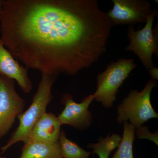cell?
<instances>
[{"mask_svg":"<svg viewBox=\"0 0 158 158\" xmlns=\"http://www.w3.org/2000/svg\"><path fill=\"white\" fill-rule=\"evenodd\" d=\"M112 26L96 0H5L1 38L27 69L74 76L98 62Z\"/></svg>","mask_w":158,"mask_h":158,"instance_id":"cell-1","label":"cell"},{"mask_svg":"<svg viewBox=\"0 0 158 158\" xmlns=\"http://www.w3.org/2000/svg\"><path fill=\"white\" fill-rule=\"evenodd\" d=\"M58 77L41 73V78L38 84L31 106L26 111L20 114L18 118L19 124L5 145L1 148V154L20 141H25L36 123L46 112L48 106L53 98L52 89Z\"/></svg>","mask_w":158,"mask_h":158,"instance_id":"cell-2","label":"cell"},{"mask_svg":"<svg viewBox=\"0 0 158 158\" xmlns=\"http://www.w3.org/2000/svg\"><path fill=\"white\" fill-rule=\"evenodd\" d=\"M156 86L157 82L152 79L140 92L131 90L117 107V123L121 124L129 120L136 129L151 118H158V114L154 110L150 100L152 90Z\"/></svg>","mask_w":158,"mask_h":158,"instance_id":"cell-3","label":"cell"},{"mask_svg":"<svg viewBox=\"0 0 158 158\" xmlns=\"http://www.w3.org/2000/svg\"><path fill=\"white\" fill-rule=\"evenodd\" d=\"M138 66L134 59L120 58L107 65L106 69L97 76V89L94 99L106 109L113 106L118 88L132 71Z\"/></svg>","mask_w":158,"mask_h":158,"instance_id":"cell-4","label":"cell"},{"mask_svg":"<svg viewBox=\"0 0 158 158\" xmlns=\"http://www.w3.org/2000/svg\"><path fill=\"white\" fill-rule=\"evenodd\" d=\"M157 11L152 10L148 16L146 24L141 30L135 31L133 26L128 27L127 35L130 43L125 48L127 51H132L138 56L147 70L154 67L152 56H158V27L153 28L155 17Z\"/></svg>","mask_w":158,"mask_h":158,"instance_id":"cell-5","label":"cell"},{"mask_svg":"<svg viewBox=\"0 0 158 158\" xmlns=\"http://www.w3.org/2000/svg\"><path fill=\"white\" fill-rule=\"evenodd\" d=\"M25 105L15 90L14 80L0 76V138L9 132Z\"/></svg>","mask_w":158,"mask_h":158,"instance_id":"cell-6","label":"cell"},{"mask_svg":"<svg viewBox=\"0 0 158 158\" xmlns=\"http://www.w3.org/2000/svg\"><path fill=\"white\" fill-rule=\"evenodd\" d=\"M113 9L106 12L112 27L146 23L151 12V5L146 0H113Z\"/></svg>","mask_w":158,"mask_h":158,"instance_id":"cell-7","label":"cell"},{"mask_svg":"<svg viewBox=\"0 0 158 158\" xmlns=\"http://www.w3.org/2000/svg\"><path fill=\"white\" fill-rule=\"evenodd\" d=\"M94 99L93 94L77 103L69 93L63 94L61 103L65 106L64 110L58 116L61 126L68 125L80 131L88 129L92 121V114L88 107Z\"/></svg>","mask_w":158,"mask_h":158,"instance_id":"cell-8","label":"cell"},{"mask_svg":"<svg viewBox=\"0 0 158 158\" xmlns=\"http://www.w3.org/2000/svg\"><path fill=\"white\" fill-rule=\"evenodd\" d=\"M28 69L15 59L0 38V76L13 79L17 82L23 92L29 93L33 85L28 74Z\"/></svg>","mask_w":158,"mask_h":158,"instance_id":"cell-9","label":"cell"},{"mask_svg":"<svg viewBox=\"0 0 158 158\" xmlns=\"http://www.w3.org/2000/svg\"><path fill=\"white\" fill-rule=\"evenodd\" d=\"M61 127L58 116L46 112L34 125L27 140L56 143L59 141Z\"/></svg>","mask_w":158,"mask_h":158,"instance_id":"cell-10","label":"cell"},{"mask_svg":"<svg viewBox=\"0 0 158 158\" xmlns=\"http://www.w3.org/2000/svg\"><path fill=\"white\" fill-rule=\"evenodd\" d=\"M19 158H62L59 142L51 143L27 140Z\"/></svg>","mask_w":158,"mask_h":158,"instance_id":"cell-11","label":"cell"},{"mask_svg":"<svg viewBox=\"0 0 158 158\" xmlns=\"http://www.w3.org/2000/svg\"><path fill=\"white\" fill-rule=\"evenodd\" d=\"M123 135L118 149L111 158H134L133 143L136 129L128 122L123 123Z\"/></svg>","mask_w":158,"mask_h":158,"instance_id":"cell-12","label":"cell"},{"mask_svg":"<svg viewBox=\"0 0 158 158\" xmlns=\"http://www.w3.org/2000/svg\"><path fill=\"white\" fill-rule=\"evenodd\" d=\"M121 137L117 134L109 135L105 138L100 137L96 143H90L87 147L92 149V153L96 154L99 158H109L110 153L118 147Z\"/></svg>","mask_w":158,"mask_h":158,"instance_id":"cell-13","label":"cell"},{"mask_svg":"<svg viewBox=\"0 0 158 158\" xmlns=\"http://www.w3.org/2000/svg\"><path fill=\"white\" fill-rule=\"evenodd\" d=\"M59 142L62 158H89L92 153L67 138L64 131H61Z\"/></svg>","mask_w":158,"mask_h":158,"instance_id":"cell-14","label":"cell"},{"mask_svg":"<svg viewBox=\"0 0 158 158\" xmlns=\"http://www.w3.org/2000/svg\"><path fill=\"white\" fill-rule=\"evenodd\" d=\"M136 135L138 139H145L153 141L157 145L158 144V133L156 131L154 133L151 132L147 126H141L136 129Z\"/></svg>","mask_w":158,"mask_h":158,"instance_id":"cell-15","label":"cell"},{"mask_svg":"<svg viewBox=\"0 0 158 158\" xmlns=\"http://www.w3.org/2000/svg\"><path fill=\"white\" fill-rule=\"evenodd\" d=\"M148 73L152 79L158 81V69L156 67H153L150 68L148 70Z\"/></svg>","mask_w":158,"mask_h":158,"instance_id":"cell-16","label":"cell"},{"mask_svg":"<svg viewBox=\"0 0 158 158\" xmlns=\"http://www.w3.org/2000/svg\"><path fill=\"white\" fill-rule=\"evenodd\" d=\"M4 1L5 0H0V15L2 11L3 5H4Z\"/></svg>","mask_w":158,"mask_h":158,"instance_id":"cell-17","label":"cell"},{"mask_svg":"<svg viewBox=\"0 0 158 158\" xmlns=\"http://www.w3.org/2000/svg\"><path fill=\"white\" fill-rule=\"evenodd\" d=\"M0 158H6V157H4V156H2V157L0 156Z\"/></svg>","mask_w":158,"mask_h":158,"instance_id":"cell-18","label":"cell"}]
</instances>
